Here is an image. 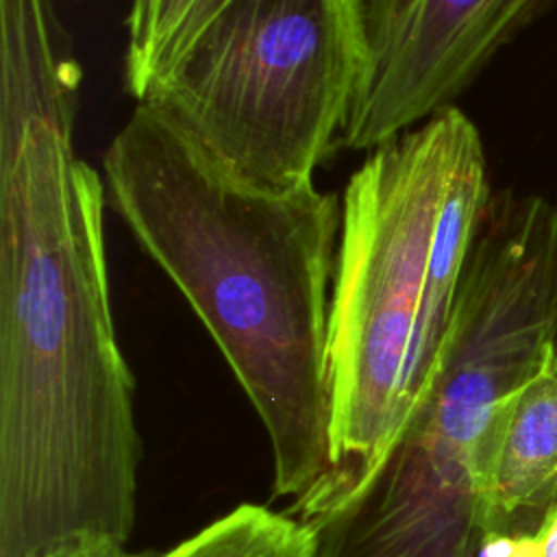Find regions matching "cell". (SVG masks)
I'll list each match as a JSON object with an SVG mask.
<instances>
[{
    "instance_id": "8",
    "label": "cell",
    "mask_w": 557,
    "mask_h": 557,
    "mask_svg": "<svg viewBox=\"0 0 557 557\" xmlns=\"http://www.w3.org/2000/svg\"><path fill=\"white\" fill-rule=\"evenodd\" d=\"M315 540L298 516L242 503L159 557H313Z\"/></svg>"
},
{
    "instance_id": "10",
    "label": "cell",
    "mask_w": 557,
    "mask_h": 557,
    "mask_svg": "<svg viewBox=\"0 0 557 557\" xmlns=\"http://www.w3.org/2000/svg\"><path fill=\"white\" fill-rule=\"evenodd\" d=\"M33 557H159V555L148 550H141V553L128 550L126 544L107 540V537H83V540L65 542L61 546H54Z\"/></svg>"
},
{
    "instance_id": "11",
    "label": "cell",
    "mask_w": 557,
    "mask_h": 557,
    "mask_svg": "<svg viewBox=\"0 0 557 557\" xmlns=\"http://www.w3.org/2000/svg\"><path fill=\"white\" fill-rule=\"evenodd\" d=\"M228 2H231V0H194L191 7H189L187 13H185L181 26L176 28V33H174V37H172V44H170V48H168V52H165V57H163V61H161V67H163L196 33H200V30L209 24V20H211L213 15H218ZM161 67H159V70H161ZM154 76H157V74H154Z\"/></svg>"
},
{
    "instance_id": "12",
    "label": "cell",
    "mask_w": 557,
    "mask_h": 557,
    "mask_svg": "<svg viewBox=\"0 0 557 557\" xmlns=\"http://www.w3.org/2000/svg\"><path fill=\"white\" fill-rule=\"evenodd\" d=\"M527 557H557V511L546 520L537 537L529 544Z\"/></svg>"
},
{
    "instance_id": "1",
    "label": "cell",
    "mask_w": 557,
    "mask_h": 557,
    "mask_svg": "<svg viewBox=\"0 0 557 557\" xmlns=\"http://www.w3.org/2000/svg\"><path fill=\"white\" fill-rule=\"evenodd\" d=\"M57 17L0 22V557L126 544L141 440L104 248V181L74 150Z\"/></svg>"
},
{
    "instance_id": "4",
    "label": "cell",
    "mask_w": 557,
    "mask_h": 557,
    "mask_svg": "<svg viewBox=\"0 0 557 557\" xmlns=\"http://www.w3.org/2000/svg\"><path fill=\"white\" fill-rule=\"evenodd\" d=\"M557 344V294L507 263L466 270L429 392L374 472L305 520L313 557H479L481 498L511 398Z\"/></svg>"
},
{
    "instance_id": "3",
    "label": "cell",
    "mask_w": 557,
    "mask_h": 557,
    "mask_svg": "<svg viewBox=\"0 0 557 557\" xmlns=\"http://www.w3.org/2000/svg\"><path fill=\"white\" fill-rule=\"evenodd\" d=\"M490 196L481 135L457 107L372 148L348 178L329 313L331 457L289 509L302 522L374 472L429 392Z\"/></svg>"
},
{
    "instance_id": "9",
    "label": "cell",
    "mask_w": 557,
    "mask_h": 557,
    "mask_svg": "<svg viewBox=\"0 0 557 557\" xmlns=\"http://www.w3.org/2000/svg\"><path fill=\"white\" fill-rule=\"evenodd\" d=\"M194 0H131L126 15L124 83L137 102L150 81Z\"/></svg>"
},
{
    "instance_id": "5",
    "label": "cell",
    "mask_w": 557,
    "mask_h": 557,
    "mask_svg": "<svg viewBox=\"0 0 557 557\" xmlns=\"http://www.w3.org/2000/svg\"><path fill=\"white\" fill-rule=\"evenodd\" d=\"M361 61L359 0H231L139 102L231 176L289 189L342 137Z\"/></svg>"
},
{
    "instance_id": "2",
    "label": "cell",
    "mask_w": 557,
    "mask_h": 557,
    "mask_svg": "<svg viewBox=\"0 0 557 557\" xmlns=\"http://www.w3.org/2000/svg\"><path fill=\"white\" fill-rule=\"evenodd\" d=\"M104 191L196 311L261 418L272 494L305 498L331 457L329 313L342 200L265 189L137 102L104 157Z\"/></svg>"
},
{
    "instance_id": "7",
    "label": "cell",
    "mask_w": 557,
    "mask_h": 557,
    "mask_svg": "<svg viewBox=\"0 0 557 557\" xmlns=\"http://www.w3.org/2000/svg\"><path fill=\"white\" fill-rule=\"evenodd\" d=\"M557 511V344L511 398L481 498L479 557H527Z\"/></svg>"
},
{
    "instance_id": "6",
    "label": "cell",
    "mask_w": 557,
    "mask_h": 557,
    "mask_svg": "<svg viewBox=\"0 0 557 557\" xmlns=\"http://www.w3.org/2000/svg\"><path fill=\"white\" fill-rule=\"evenodd\" d=\"M557 0H359L363 61L342 144L366 150L455 107Z\"/></svg>"
}]
</instances>
